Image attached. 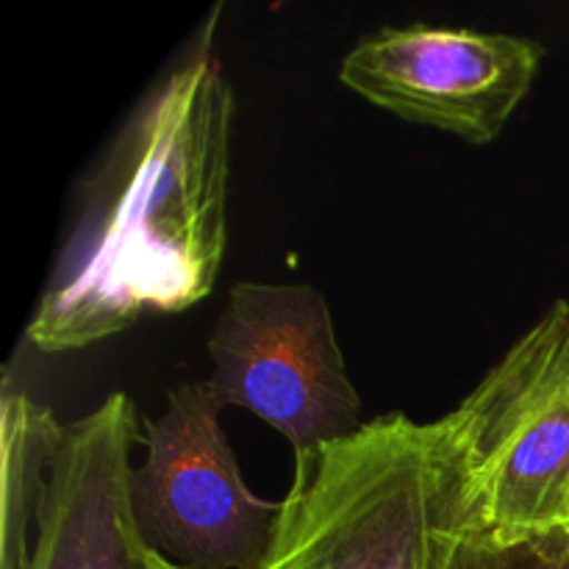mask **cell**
Returning a JSON list of instances; mask_svg holds the SVG:
<instances>
[{
	"mask_svg": "<svg viewBox=\"0 0 569 569\" xmlns=\"http://www.w3.org/2000/svg\"><path fill=\"white\" fill-rule=\"evenodd\" d=\"M217 11L144 98L89 183L28 322L42 353L78 350L214 289L228 242L233 89L214 56Z\"/></svg>",
	"mask_w": 569,
	"mask_h": 569,
	"instance_id": "1",
	"label": "cell"
},
{
	"mask_svg": "<svg viewBox=\"0 0 569 569\" xmlns=\"http://www.w3.org/2000/svg\"><path fill=\"white\" fill-rule=\"evenodd\" d=\"M470 526L465 467L450 417L392 411L350 437L295 450L261 569H439Z\"/></svg>",
	"mask_w": 569,
	"mask_h": 569,
	"instance_id": "2",
	"label": "cell"
},
{
	"mask_svg": "<svg viewBox=\"0 0 569 569\" xmlns=\"http://www.w3.org/2000/svg\"><path fill=\"white\" fill-rule=\"evenodd\" d=\"M448 417L467 528L569 533V300H556Z\"/></svg>",
	"mask_w": 569,
	"mask_h": 569,
	"instance_id": "3",
	"label": "cell"
},
{
	"mask_svg": "<svg viewBox=\"0 0 569 569\" xmlns=\"http://www.w3.org/2000/svg\"><path fill=\"white\" fill-rule=\"evenodd\" d=\"M209 353L217 398L248 409L295 450L337 442L365 426L331 309L315 287L233 283Z\"/></svg>",
	"mask_w": 569,
	"mask_h": 569,
	"instance_id": "4",
	"label": "cell"
},
{
	"mask_svg": "<svg viewBox=\"0 0 569 569\" xmlns=\"http://www.w3.org/2000/svg\"><path fill=\"white\" fill-rule=\"evenodd\" d=\"M222 406L209 381H192L170 389L164 415L142 420L133 520L150 553L181 569H261L270 553L278 503L244 483Z\"/></svg>",
	"mask_w": 569,
	"mask_h": 569,
	"instance_id": "5",
	"label": "cell"
},
{
	"mask_svg": "<svg viewBox=\"0 0 569 569\" xmlns=\"http://www.w3.org/2000/svg\"><path fill=\"white\" fill-rule=\"evenodd\" d=\"M542 59V44L526 37L411 22L361 39L339 81L403 120L489 144L531 92Z\"/></svg>",
	"mask_w": 569,
	"mask_h": 569,
	"instance_id": "6",
	"label": "cell"
},
{
	"mask_svg": "<svg viewBox=\"0 0 569 569\" xmlns=\"http://www.w3.org/2000/svg\"><path fill=\"white\" fill-rule=\"evenodd\" d=\"M142 417L114 392L53 439L20 569H156L131 509V450Z\"/></svg>",
	"mask_w": 569,
	"mask_h": 569,
	"instance_id": "7",
	"label": "cell"
},
{
	"mask_svg": "<svg viewBox=\"0 0 569 569\" xmlns=\"http://www.w3.org/2000/svg\"><path fill=\"white\" fill-rule=\"evenodd\" d=\"M439 569H569V533L506 539L465 526L445 542Z\"/></svg>",
	"mask_w": 569,
	"mask_h": 569,
	"instance_id": "8",
	"label": "cell"
},
{
	"mask_svg": "<svg viewBox=\"0 0 569 569\" xmlns=\"http://www.w3.org/2000/svg\"><path fill=\"white\" fill-rule=\"evenodd\" d=\"M153 565H156V569H181V567H176V565H170V561H164V559H159V556L153 553Z\"/></svg>",
	"mask_w": 569,
	"mask_h": 569,
	"instance_id": "9",
	"label": "cell"
}]
</instances>
